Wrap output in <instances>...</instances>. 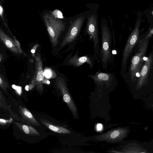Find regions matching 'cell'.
Wrapping results in <instances>:
<instances>
[{"label":"cell","instance_id":"obj_1","mask_svg":"<svg viewBox=\"0 0 153 153\" xmlns=\"http://www.w3.org/2000/svg\"><path fill=\"white\" fill-rule=\"evenodd\" d=\"M153 67V52L146 58L139 73L136 82L131 86V91L134 100L141 99L153 93V86L149 82L148 77Z\"/></svg>","mask_w":153,"mask_h":153},{"label":"cell","instance_id":"obj_2","mask_svg":"<svg viewBox=\"0 0 153 153\" xmlns=\"http://www.w3.org/2000/svg\"><path fill=\"white\" fill-rule=\"evenodd\" d=\"M112 35L107 24L101 26V43L99 54V59L102 68L105 70L112 59Z\"/></svg>","mask_w":153,"mask_h":153},{"label":"cell","instance_id":"obj_3","mask_svg":"<svg viewBox=\"0 0 153 153\" xmlns=\"http://www.w3.org/2000/svg\"><path fill=\"white\" fill-rule=\"evenodd\" d=\"M149 38L146 37L140 42L139 50L137 53L132 58L129 71L127 73L130 80L135 82L137 75L139 73L143 63V58L145 55L149 42Z\"/></svg>","mask_w":153,"mask_h":153},{"label":"cell","instance_id":"obj_4","mask_svg":"<svg viewBox=\"0 0 153 153\" xmlns=\"http://www.w3.org/2000/svg\"><path fill=\"white\" fill-rule=\"evenodd\" d=\"M87 77L92 79L95 85V88L110 93L116 87L117 81L114 73L101 72L99 71Z\"/></svg>","mask_w":153,"mask_h":153},{"label":"cell","instance_id":"obj_5","mask_svg":"<svg viewBox=\"0 0 153 153\" xmlns=\"http://www.w3.org/2000/svg\"><path fill=\"white\" fill-rule=\"evenodd\" d=\"M43 18L51 41L53 47H56L58 44L61 33L65 30V23L56 19L52 15L47 13L44 15Z\"/></svg>","mask_w":153,"mask_h":153},{"label":"cell","instance_id":"obj_6","mask_svg":"<svg viewBox=\"0 0 153 153\" xmlns=\"http://www.w3.org/2000/svg\"><path fill=\"white\" fill-rule=\"evenodd\" d=\"M140 24L139 20L137 21L135 27L128 39L123 51L120 73L123 76L126 75L128 58L139 39Z\"/></svg>","mask_w":153,"mask_h":153},{"label":"cell","instance_id":"obj_7","mask_svg":"<svg viewBox=\"0 0 153 153\" xmlns=\"http://www.w3.org/2000/svg\"><path fill=\"white\" fill-rule=\"evenodd\" d=\"M84 20V17H79L71 23L61 42V48L67 45H71L72 48L74 47L78 39Z\"/></svg>","mask_w":153,"mask_h":153},{"label":"cell","instance_id":"obj_8","mask_svg":"<svg viewBox=\"0 0 153 153\" xmlns=\"http://www.w3.org/2000/svg\"><path fill=\"white\" fill-rule=\"evenodd\" d=\"M86 32L93 42L94 56L96 60L99 59L100 49V39L97 19L94 14L92 15L87 21Z\"/></svg>","mask_w":153,"mask_h":153},{"label":"cell","instance_id":"obj_9","mask_svg":"<svg viewBox=\"0 0 153 153\" xmlns=\"http://www.w3.org/2000/svg\"><path fill=\"white\" fill-rule=\"evenodd\" d=\"M130 132L129 126L119 127L98 135L95 138L99 141L115 143L122 142Z\"/></svg>","mask_w":153,"mask_h":153},{"label":"cell","instance_id":"obj_10","mask_svg":"<svg viewBox=\"0 0 153 153\" xmlns=\"http://www.w3.org/2000/svg\"><path fill=\"white\" fill-rule=\"evenodd\" d=\"M55 82L57 88L62 94L64 101L67 104L74 117L78 118L77 110L69 92L65 80L60 76L56 79Z\"/></svg>","mask_w":153,"mask_h":153},{"label":"cell","instance_id":"obj_11","mask_svg":"<svg viewBox=\"0 0 153 153\" xmlns=\"http://www.w3.org/2000/svg\"><path fill=\"white\" fill-rule=\"evenodd\" d=\"M96 60L93 55H86L83 56H79V52L76 51L74 55L72 56V53H70L68 56L67 61V63L71 66L75 68H78L87 63L88 64L91 68H93L94 65L95 61Z\"/></svg>","mask_w":153,"mask_h":153},{"label":"cell","instance_id":"obj_12","mask_svg":"<svg viewBox=\"0 0 153 153\" xmlns=\"http://www.w3.org/2000/svg\"><path fill=\"white\" fill-rule=\"evenodd\" d=\"M34 57L35 61V70L31 81V85H35L37 89L42 92L43 90V81L45 75L43 69V63L41 57L37 53Z\"/></svg>","mask_w":153,"mask_h":153},{"label":"cell","instance_id":"obj_13","mask_svg":"<svg viewBox=\"0 0 153 153\" xmlns=\"http://www.w3.org/2000/svg\"><path fill=\"white\" fill-rule=\"evenodd\" d=\"M129 142L122 150L121 153H149L143 144L137 141Z\"/></svg>","mask_w":153,"mask_h":153},{"label":"cell","instance_id":"obj_14","mask_svg":"<svg viewBox=\"0 0 153 153\" xmlns=\"http://www.w3.org/2000/svg\"><path fill=\"white\" fill-rule=\"evenodd\" d=\"M0 39L5 47L11 51L16 54L20 53L14 40L7 35L1 29H0Z\"/></svg>","mask_w":153,"mask_h":153},{"label":"cell","instance_id":"obj_15","mask_svg":"<svg viewBox=\"0 0 153 153\" xmlns=\"http://www.w3.org/2000/svg\"><path fill=\"white\" fill-rule=\"evenodd\" d=\"M19 111L22 117L27 122L31 123L33 125L40 126L39 124L37 122L31 113L26 108L20 106L19 107Z\"/></svg>","mask_w":153,"mask_h":153},{"label":"cell","instance_id":"obj_16","mask_svg":"<svg viewBox=\"0 0 153 153\" xmlns=\"http://www.w3.org/2000/svg\"><path fill=\"white\" fill-rule=\"evenodd\" d=\"M40 121L43 124L53 132L62 134L71 133L70 131L67 128L54 125L45 120L41 119Z\"/></svg>","mask_w":153,"mask_h":153},{"label":"cell","instance_id":"obj_17","mask_svg":"<svg viewBox=\"0 0 153 153\" xmlns=\"http://www.w3.org/2000/svg\"><path fill=\"white\" fill-rule=\"evenodd\" d=\"M15 124L20 130L26 134L33 135H40L36 130L31 126L17 122H15Z\"/></svg>","mask_w":153,"mask_h":153},{"label":"cell","instance_id":"obj_18","mask_svg":"<svg viewBox=\"0 0 153 153\" xmlns=\"http://www.w3.org/2000/svg\"><path fill=\"white\" fill-rule=\"evenodd\" d=\"M141 99L143 102L144 107L147 109L153 111V101L148 100L144 98Z\"/></svg>","mask_w":153,"mask_h":153},{"label":"cell","instance_id":"obj_19","mask_svg":"<svg viewBox=\"0 0 153 153\" xmlns=\"http://www.w3.org/2000/svg\"><path fill=\"white\" fill-rule=\"evenodd\" d=\"M45 76L47 78H54L56 76L55 72L51 69L47 68L44 71Z\"/></svg>","mask_w":153,"mask_h":153},{"label":"cell","instance_id":"obj_20","mask_svg":"<svg viewBox=\"0 0 153 153\" xmlns=\"http://www.w3.org/2000/svg\"><path fill=\"white\" fill-rule=\"evenodd\" d=\"M0 86L4 91H6L8 87V84L6 80L3 75L0 74Z\"/></svg>","mask_w":153,"mask_h":153},{"label":"cell","instance_id":"obj_21","mask_svg":"<svg viewBox=\"0 0 153 153\" xmlns=\"http://www.w3.org/2000/svg\"><path fill=\"white\" fill-rule=\"evenodd\" d=\"M52 14L55 17L59 19H62L63 18L62 13L60 11L58 10H54L52 12Z\"/></svg>","mask_w":153,"mask_h":153},{"label":"cell","instance_id":"obj_22","mask_svg":"<svg viewBox=\"0 0 153 153\" xmlns=\"http://www.w3.org/2000/svg\"><path fill=\"white\" fill-rule=\"evenodd\" d=\"M12 87L15 89L19 95H21L22 93V87L21 86H16L15 85H12Z\"/></svg>","mask_w":153,"mask_h":153},{"label":"cell","instance_id":"obj_23","mask_svg":"<svg viewBox=\"0 0 153 153\" xmlns=\"http://www.w3.org/2000/svg\"><path fill=\"white\" fill-rule=\"evenodd\" d=\"M17 48L18 49L20 53H22V51L21 49L20 44L19 42L15 38L14 39Z\"/></svg>","mask_w":153,"mask_h":153},{"label":"cell","instance_id":"obj_24","mask_svg":"<svg viewBox=\"0 0 153 153\" xmlns=\"http://www.w3.org/2000/svg\"><path fill=\"white\" fill-rule=\"evenodd\" d=\"M39 46V45L36 44L35 45L31 50V52L32 54V55L33 57L35 55V53L36 50L37 48Z\"/></svg>","mask_w":153,"mask_h":153},{"label":"cell","instance_id":"obj_25","mask_svg":"<svg viewBox=\"0 0 153 153\" xmlns=\"http://www.w3.org/2000/svg\"><path fill=\"white\" fill-rule=\"evenodd\" d=\"M102 125L100 123H98L97 124L96 126L97 130V131H101L102 129Z\"/></svg>","mask_w":153,"mask_h":153},{"label":"cell","instance_id":"obj_26","mask_svg":"<svg viewBox=\"0 0 153 153\" xmlns=\"http://www.w3.org/2000/svg\"><path fill=\"white\" fill-rule=\"evenodd\" d=\"M143 98L149 100L153 101V93L150 94L147 97Z\"/></svg>","mask_w":153,"mask_h":153},{"label":"cell","instance_id":"obj_27","mask_svg":"<svg viewBox=\"0 0 153 153\" xmlns=\"http://www.w3.org/2000/svg\"><path fill=\"white\" fill-rule=\"evenodd\" d=\"M8 121L5 120L0 119V122L1 124H4L7 122Z\"/></svg>","mask_w":153,"mask_h":153},{"label":"cell","instance_id":"obj_28","mask_svg":"<svg viewBox=\"0 0 153 153\" xmlns=\"http://www.w3.org/2000/svg\"><path fill=\"white\" fill-rule=\"evenodd\" d=\"M3 59V54L0 53V62H1L2 61Z\"/></svg>","mask_w":153,"mask_h":153},{"label":"cell","instance_id":"obj_29","mask_svg":"<svg viewBox=\"0 0 153 153\" xmlns=\"http://www.w3.org/2000/svg\"><path fill=\"white\" fill-rule=\"evenodd\" d=\"M43 83H45L48 84H49L50 83V82L49 81L47 80H46V81H45L44 79L43 81Z\"/></svg>","mask_w":153,"mask_h":153},{"label":"cell","instance_id":"obj_30","mask_svg":"<svg viewBox=\"0 0 153 153\" xmlns=\"http://www.w3.org/2000/svg\"><path fill=\"white\" fill-rule=\"evenodd\" d=\"M28 87H29V86L28 85L26 86L25 87V89L27 91H28L29 90Z\"/></svg>","mask_w":153,"mask_h":153},{"label":"cell","instance_id":"obj_31","mask_svg":"<svg viewBox=\"0 0 153 153\" xmlns=\"http://www.w3.org/2000/svg\"><path fill=\"white\" fill-rule=\"evenodd\" d=\"M151 142H153V139H152V140H151Z\"/></svg>","mask_w":153,"mask_h":153},{"label":"cell","instance_id":"obj_32","mask_svg":"<svg viewBox=\"0 0 153 153\" xmlns=\"http://www.w3.org/2000/svg\"><path fill=\"white\" fill-rule=\"evenodd\" d=\"M152 13H153V12H152Z\"/></svg>","mask_w":153,"mask_h":153}]
</instances>
